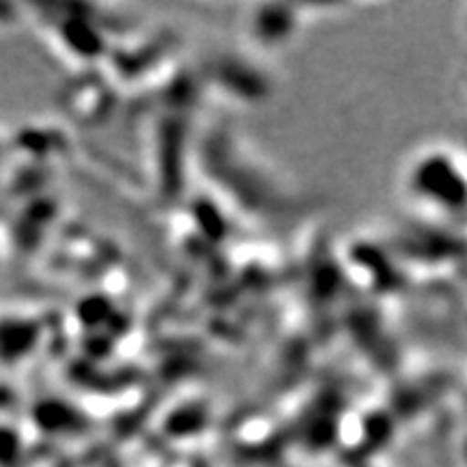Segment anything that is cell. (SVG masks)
<instances>
[{
    "instance_id": "1",
    "label": "cell",
    "mask_w": 467,
    "mask_h": 467,
    "mask_svg": "<svg viewBox=\"0 0 467 467\" xmlns=\"http://www.w3.org/2000/svg\"><path fill=\"white\" fill-rule=\"evenodd\" d=\"M407 189L413 202H422L431 210L454 213L463 206V175L454 167L448 151H426L411 162L407 173Z\"/></svg>"
}]
</instances>
